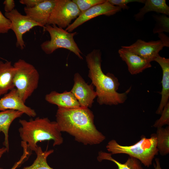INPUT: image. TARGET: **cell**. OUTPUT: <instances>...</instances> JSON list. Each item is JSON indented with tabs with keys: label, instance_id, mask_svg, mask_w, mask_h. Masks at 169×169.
<instances>
[{
	"label": "cell",
	"instance_id": "5",
	"mask_svg": "<svg viewBox=\"0 0 169 169\" xmlns=\"http://www.w3.org/2000/svg\"><path fill=\"white\" fill-rule=\"evenodd\" d=\"M13 65L15 69L13 79L15 88L25 103L38 88L39 74L34 66L23 59H19Z\"/></svg>",
	"mask_w": 169,
	"mask_h": 169
},
{
	"label": "cell",
	"instance_id": "22",
	"mask_svg": "<svg viewBox=\"0 0 169 169\" xmlns=\"http://www.w3.org/2000/svg\"><path fill=\"white\" fill-rule=\"evenodd\" d=\"M157 148L161 156L169 153V126L157 128L156 134Z\"/></svg>",
	"mask_w": 169,
	"mask_h": 169
},
{
	"label": "cell",
	"instance_id": "33",
	"mask_svg": "<svg viewBox=\"0 0 169 169\" xmlns=\"http://www.w3.org/2000/svg\"><path fill=\"white\" fill-rule=\"evenodd\" d=\"M22 161L21 160H20L19 161L17 162V163H16V164L14 165V166H13L12 168L10 169H16L17 166H19L22 163Z\"/></svg>",
	"mask_w": 169,
	"mask_h": 169
},
{
	"label": "cell",
	"instance_id": "6",
	"mask_svg": "<svg viewBox=\"0 0 169 169\" xmlns=\"http://www.w3.org/2000/svg\"><path fill=\"white\" fill-rule=\"evenodd\" d=\"M44 28L50 37V40L44 42L40 45L42 50L46 54H51L58 49L64 48L73 52L80 59H83L81 55L82 53L74 38L77 32L69 33L55 25L47 24Z\"/></svg>",
	"mask_w": 169,
	"mask_h": 169
},
{
	"label": "cell",
	"instance_id": "31",
	"mask_svg": "<svg viewBox=\"0 0 169 169\" xmlns=\"http://www.w3.org/2000/svg\"><path fill=\"white\" fill-rule=\"evenodd\" d=\"M155 163H154V166L155 169H162L161 165L159 161V159L158 158H156L155 159Z\"/></svg>",
	"mask_w": 169,
	"mask_h": 169
},
{
	"label": "cell",
	"instance_id": "11",
	"mask_svg": "<svg viewBox=\"0 0 169 169\" xmlns=\"http://www.w3.org/2000/svg\"><path fill=\"white\" fill-rule=\"evenodd\" d=\"M164 47L160 40L146 42L138 39L135 43L128 46H122L142 58L151 62L154 61L159 55V52Z\"/></svg>",
	"mask_w": 169,
	"mask_h": 169
},
{
	"label": "cell",
	"instance_id": "32",
	"mask_svg": "<svg viewBox=\"0 0 169 169\" xmlns=\"http://www.w3.org/2000/svg\"><path fill=\"white\" fill-rule=\"evenodd\" d=\"M6 152H7V150L5 147H3L0 148V159L3 155V154ZM0 169H3L0 167Z\"/></svg>",
	"mask_w": 169,
	"mask_h": 169
},
{
	"label": "cell",
	"instance_id": "28",
	"mask_svg": "<svg viewBox=\"0 0 169 169\" xmlns=\"http://www.w3.org/2000/svg\"><path fill=\"white\" fill-rule=\"evenodd\" d=\"M44 0H20L19 3L21 4L25 5L26 7L28 8H33L42 2Z\"/></svg>",
	"mask_w": 169,
	"mask_h": 169
},
{
	"label": "cell",
	"instance_id": "9",
	"mask_svg": "<svg viewBox=\"0 0 169 169\" xmlns=\"http://www.w3.org/2000/svg\"><path fill=\"white\" fill-rule=\"evenodd\" d=\"M121 10L119 7L111 5L106 0L105 2L94 6L81 13L75 21L66 28L65 30L70 33L92 18L101 15L110 16L121 11Z\"/></svg>",
	"mask_w": 169,
	"mask_h": 169
},
{
	"label": "cell",
	"instance_id": "15",
	"mask_svg": "<svg viewBox=\"0 0 169 169\" xmlns=\"http://www.w3.org/2000/svg\"><path fill=\"white\" fill-rule=\"evenodd\" d=\"M161 67L162 72L161 81L162 90L160 93L161 99L156 113L161 115L164 106L169 101V59L158 55L154 61Z\"/></svg>",
	"mask_w": 169,
	"mask_h": 169
},
{
	"label": "cell",
	"instance_id": "21",
	"mask_svg": "<svg viewBox=\"0 0 169 169\" xmlns=\"http://www.w3.org/2000/svg\"><path fill=\"white\" fill-rule=\"evenodd\" d=\"M54 151L53 150L43 151L41 147L38 146L35 151L37 157L33 163L21 169H53L48 164L47 158Z\"/></svg>",
	"mask_w": 169,
	"mask_h": 169
},
{
	"label": "cell",
	"instance_id": "29",
	"mask_svg": "<svg viewBox=\"0 0 169 169\" xmlns=\"http://www.w3.org/2000/svg\"><path fill=\"white\" fill-rule=\"evenodd\" d=\"M3 4L4 5L5 13H9L15 9V3L13 0H5L3 2Z\"/></svg>",
	"mask_w": 169,
	"mask_h": 169
},
{
	"label": "cell",
	"instance_id": "18",
	"mask_svg": "<svg viewBox=\"0 0 169 169\" xmlns=\"http://www.w3.org/2000/svg\"><path fill=\"white\" fill-rule=\"evenodd\" d=\"M144 6L134 16L135 19L142 21L145 15L151 12H155L167 16L169 15V7L165 0H145Z\"/></svg>",
	"mask_w": 169,
	"mask_h": 169
},
{
	"label": "cell",
	"instance_id": "2",
	"mask_svg": "<svg viewBox=\"0 0 169 169\" xmlns=\"http://www.w3.org/2000/svg\"><path fill=\"white\" fill-rule=\"evenodd\" d=\"M101 53L99 49H94L86 56L89 69L88 76L96 88L97 101L100 105H117L124 103L130 92V87L125 92H117L120 83L113 74L103 72L101 68Z\"/></svg>",
	"mask_w": 169,
	"mask_h": 169
},
{
	"label": "cell",
	"instance_id": "1",
	"mask_svg": "<svg viewBox=\"0 0 169 169\" xmlns=\"http://www.w3.org/2000/svg\"><path fill=\"white\" fill-rule=\"evenodd\" d=\"M56 122L59 131L73 136L77 141L85 145L99 144L105 137L96 129L94 115L88 108L58 107Z\"/></svg>",
	"mask_w": 169,
	"mask_h": 169
},
{
	"label": "cell",
	"instance_id": "7",
	"mask_svg": "<svg viewBox=\"0 0 169 169\" xmlns=\"http://www.w3.org/2000/svg\"><path fill=\"white\" fill-rule=\"evenodd\" d=\"M81 13L77 5L72 0H55L48 24L55 25L63 28H67Z\"/></svg>",
	"mask_w": 169,
	"mask_h": 169
},
{
	"label": "cell",
	"instance_id": "27",
	"mask_svg": "<svg viewBox=\"0 0 169 169\" xmlns=\"http://www.w3.org/2000/svg\"><path fill=\"white\" fill-rule=\"evenodd\" d=\"M11 23L0 11V34L8 33L11 29Z\"/></svg>",
	"mask_w": 169,
	"mask_h": 169
},
{
	"label": "cell",
	"instance_id": "10",
	"mask_svg": "<svg viewBox=\"0 0 169 169\" xmlns=\"http://www.w3.org/2000/svg\"><path fill=\"white\" fill-rule=\"evenodd\" d=\"M74 83L71 92L78 101L80 106L91 107L94 100L97 97L93 85L87 84L78 73L74 74Z\"/></svg>",
	"mask_w": 169,
	"mask_h": 169
},
{
	"label": "cell",
	"instance_id": "25",
	"mask_svg": "<svg viewBox=\"0 0 169 169\" xmlns=\"http://www.w3.org/2000/svg\"><path fill=\"white\" fill-rule=\"evenodd\" d=\"M160 118L156 120L153 126L157 128L169 125V101L164 106Z\"/></svg>",
	"mask_w": 169,
	"mask_h": 169
},
{
	"label": "cell",
	"instance_id": "12",
	"mask_svg": "<svg viewBox=\"0 0 169 169\" xmlns=\"http://www.w3.org/2000/svg\"><path fill=\"white\" fill-rule=\"evenodd\" d=\"M13 110L22 112L31 117H34L36 113L34 110L27 106L14 88L0 99V111Z\"/></svg>",
	"mask_w": 169,
	"mask_h": 169
},
{
	"label": "cell",
	"instance_id": "13",
	"mask_svg": "<svg viewBox=\"0 0 169 169\" xmlns=\"http://www.w3.org/2000/svg\"><path fill=\"white\" fill-rule=\"evenodd\" d=\"M55 0H44L33 8H24L26 15L44 27L48 24L54 7Z\"/></svg>",
	"mask_w": 169,
	"mask_h": 169
},
{
	"label": "cell",
	"instance_id": "3",
	"mask_svg": "<svg viewBox=\"0 0 169 169\" xmlns=\"http://www.w3.org/2000/svg\"><path fill=\"white\" fill-rule=\"evenodd\" d=\"M21 126L19 129L22 142L26 144L28 150H36L38 142L53 140L54 146L62 143L63 139L56 121H51L47 118L38 117L27 121L19 120Z\"/></svg>",
	"mask_w": 169,
	"mask_h": 169
},
{
	"label": "cell",
	"instance_id": "23",
	"mask_svg": "<svg viewBox=\"0 0 169 169\" xmlns=\"http://www.w3.org/2000/svg\"><path fill=\"white\" fill-rule=\"evenodd\" d=\"M165 14L155 15L153 17L156 23L153 29L154 34L169 32V18Z\"/></svg>",
	"mask_w": 169,
	"mask_h": 169
},
{
	"label": "cell",
	"instance_id": "26",
	"mask_svg": "<svg viewBox=\"0 0 169 169\" xmlns=\"http://www.w3.org/2000/svg\"><path fill=\"white\" fill-rule=\"evenodd\" d=\"M108 2L111 5L117 6L123 9H129V7L127 4L132 2H138L144 3L145 0H107Z\"/></svg>",
	"mask_w": 169,
	"mask_h": 169
},
{
	"label": "cell",
	"instance_id": "16",
	"mask_svg": "<svg viewBox=\"0 0 169 169\" xmlns=\"http://www.w3.org/2000/svg\"><path fill=\"white\" fill-rule=\"evenodd\" d=\"M15 69L11 61H0V97L15 88L13 83Z\"/></svg>",
	"mask_w": 169,
	"mask_h": 169
},
{
	"label": "cell",
	"instance_id": "8",
	"mask_svg": "<svg viewBox=\"0 0 169 169\" xmlns=\"http://www.w3.org/2000/svg\"><path fill=\"white\" fill-rule=\"evenodd\" d=\"M4 14L10 21L11 29L16 35V47L24 49L25 45L23 38V35L34 27L42 26L27 15L22 14L16 9L9 13H5Z\"/></svg>",
	"mask_w": 169,
	"mask_h": 169
},
{
	"label": "cell",
	"instance_id": "34",
	"mask_svg": "<svg viewBox=\"0 0 169 169\" xmlns=\"http://www.w3.org/2000/svg\"><path fill=\"white\" fill-rule=\"evenodd\" d=\"M0 58H1L0 57Z\"/></svg>",
	"mask_w": 169,
	"mask_h": 169
},
{
	"label": "cell",
	"instance_id": "20",
	"mask_svg": "<svg viewBox=\"0 0 169 169\" xmlns=\"http://www.w3.org/2000/svg\"><path fill=\"white\" fill-rule=\"evenodd\" d=\"M112 155L111 153L100 151L97 159L100 162L103 160L112 161L117 165L118 169H143L140 161L135 158L129 156L125 163H122L112 158Z\"/></svg>",
	"mask_w": 169,
	"mask_h": 169
},
{
	"label": "cell",
	"instance_id": "30",
	"mask_svg": "<svg viewBox=\"0 0 169 169\" xmlns=\"http://www.w3.org/2000/svg\"><path fill=\"white\" fill-rule=\"evenodd\" d=\"M158 37L162 42L164 47H169V37L163 33H158Z\"/></svg>",
	"mask_w": 169,
	"mask_h": 169
},
{
	"label": "cell",
	"instance_id": "17",
	"mask_svg": "<svg viewBox=\"0 0 169 169\" xmlns=\"http://www.w3.org/2000/svg\"><path fill=\"white\" fill-rule=\"evenodd\" d=\"M45 100L50 103L57 105L58 107L72 108L80 106L78 101L71 91L59 93L52 91L46 95Z\"/></svg>",
	"mask_w": 169,
	"mask_h": 169
},
{
	"label": "cell",
	"instance_id": "19",
	"mask_svg": "<svg viewBox=\"0 0 169 169\" xmlns=\"http://www.w3.org/2000/svg\"><path fill=\"white\" fill-rule=\"evenodd\" d=\"M23 114L22 111L13 110L0 112V132H2L4 135L3 145L8 152L9 151L8 133L10 126L13 120L20 117Z\"/></svg>",
	"mask_w": 169,
	"mask_h": 169
},
{
	"label": "cell",
	"instance_id": "4",
	"mask_svg": "<svg viewBox=\"0 0 169 169\" xmlns=\"http://www.w3.org/2000/svg\"><path fill=\"white\" fill-rule=\"evenodd\" d=\"M106 147L112 155L127 154L137 159L147 167L152 165L153 160L158 153L156 134L151 135L149 138L142 135L139 141L130 146L121 145L115 140H112L108 143Z\"/></svg>",
	"mask_w": 169,
	"mask_h": 169
},
{
	"label": "cell",
	"instance_id": "24",
	"mask_svg": "<svg viewBox=\"0 0 169 169\" xmlns=\"http://www.w3.org/2000/svg\"><path fill=\"white\" fill-rule=\"evenodd\" d=\"M106 0H72L77 5L81 13L93 6L105 2Z\"/></svg>",
	"mask_w": 169,
	"mask_h": 169
},
{
	"label": "cell",
	"instance_id": "14",
	"mask_svg": "<svg viewBox=\"0 0 169 169\" xmlns=\"http://www.w3.org/2000/svg\"><path fill=\"white\" fill-rule=\"evenodd\" d=\"M118 52L122 60L126 64L128 71L132 75L138 74L151 67L150 62L125 48L121 47Z\"/></svg>",
	"mask_w": 169,
	"mask_h": 169
}]
</instances>
